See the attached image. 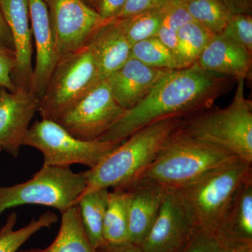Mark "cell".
Returning <instances> with one entry per match:
<instances>
[{
  "instance_id": "cell-1",
  "label": "cell",
  "mask_w": 252,
  "mask_h": 252,
  "mask_svg": "<svg viewBox=\"0 0 252 252\" xmlns=\"http://www.w3.org/2000/svg\"><path fill=\"white\" fill-rule=\"evenodd\" d=\"M233 79L208 72L195 63L171 69L156 84L145 98L126 110L99 140L123 142L136 131L154 123L184 118L211 108L228 92Z\"/></svg>"
},
{
  "instance_id": "cell-2",
  "label": "cell",
  "mask_w": 252,
  "mask_h": 252,
  "mask_svg": "<svg viewBox=\"0 0 252 252\" xmlns=\"http://www.w3.org/2000/svg\"><path fill=\"white\" fill-rule=\"evenodd\" d=\"M182 119H163L132 134L95 167L86 170L87 185L81 195L99 189H124L137 180L178 130Z\"/></svg>"
},
{
  "instance_id": "cell-3",
  "label": "cell",
  "mask_w": 252,
  "mask_h": 252,
  "mask_svg": "<svg viewBox=\"0 0 252 252\" xmlns=\"http://www.w3.org/2000/svg\"><path fill=\"white\" fill-rule=\"evenodd\" d=\"M237 81L228 107L182 118L179 130L252 163V102L245 95V79Z\"/></svg>"
},
{
  "instance_id": "cell-4",
  "label": "cell",
  "mask_w": 252,
  "mask_h": 252,
  "mask_svg": "<svg viewBox=\"0 0 252 252\" xmlns=\"http://www.w3.org/2000/svg\"><path fill=\"white\" fill-rule=\"evenodd\" d=\"M237 158L178 129L137 179H149L167 190H177Z\"/></svg>"
},
{
  "instance_id": "cell-5",
  "label": "cell",
  "mask_w": 252,
  "mask_h": 252,
  "mask_svg": "<svg viewBox=\"0 0 252 252\" xmlns=\"http://www.w3.org/2000/svg\"><path fill=\"white\" fill-rule=\"evenodd\" d=\"M252 163L237 158L175 190L193 230L215 235L220 218L240 186L252 178Z\"/></svg>"
},
{
  "instance_id": "cell-6",
  "label": "cell",
  "mask_w": 252,
  "mask_h": 252,
  "mask_svg": "<svg viewBox=\"0 0 252 252\" xmlns=\"http://www.w3.org/2000/svg\"><path fill=\"white\" fill-rule=\"evenodd\" d=\"M98 63L89 44L56 63L39 102L41 119L56 121L100 81Z\"/></svg>"
},
{
  "instance_id": "cell-7",
  "label": "cell",
  "mask_w": 252,
  "mask_h": 252,
  "mask_svg": "<svg viewBox=\"0 0 252 252\" xmlns=\"http://www.w3.org/2000/svg\"><path fill=\"white\" fill-rule=\"evenodd\" d=\"M86 185V171L75 173L69 167L43 165L27 182L0 187V215L23 205H44L63 213L77 205Z\"/></svg>"
},
{
  "instance_id": "cell-8",
  "label": "cell",
  "mask_w": 252,
  "mask_h": 252,
  "mask_svg": "<svg viewBox=\"0 0 252 252\" xmlns=\"http://www.w3.org/2000/svg\"><path fill=\"white\" fill-rule=\"evenodd\" d=\"M122 143L79 140L55 121L41 119L32 124L23 146L40 151L44 166L69 167L79 164L92 169Z\"/></svg>"
},
{
  "instance_id": "cell-9",
  "label": "cell",
  "mask_w": 252,
  "mask_h": 252,
  "mask_svg": "<svg viewBox=\"0 0 252 252\" xmlns=\"http://www.w3.org/2000/svg\"><path fill=\"white\" fill-rule=\"evenodd\" d=\"M125 111L114 99L104 79L56 122L79 140H97Z\"/></svg>"
},
{
  "instance_id": "cell-10",
  "label": "cell",
  "mask_w": 252,
  "mask_h": 252,
  "mask_svg": "<svg viewBox=\"0 0 252 252\" xmlns=\"http://www.w3.org/2000/svg\"><path fill=\"white\" fill-rule=\"evenodd\" d=\"M54 34L56 63L89 43L104 23L84 0H44Z\"/></svg>"
},
{
  "instance_id": "cell-11",
  "label": "cell",
  "mask_w": 252,
  "mask_h": 252,
  "mask_svg": "<svg viewBox=\"0 0 252 252\" xmlns=\"http://www.w3.org/2000/svg\"><path fill=\"white\" fill-rule=\"evenodd\" d=\"M193 231L177 193L167 190L157 218L140 247L146 252H180Z\"/></svg>"
},
{
  "instance_id": "cell-12",
  "label": "cell",
  "mask_w": 252,
  "mask_h": 252,
  "mask_svg": "<svg viewBox=\"0 0 252 252\" xmlns=\"http://www.w3.org/2000/svg\"><path fill=\"white\" fill-rule=\"evenodd\" d=\"M39 102L31 91L18 88L11 92L0 88V147L15 158L23 146Z\"/></svg>"
},
{
  "instance_id": "cell-13",
  "label": "cell",
  "mask_w": 252,
  "mask_h": 252,
  "mask_svg": "<svg viewBox=\"0 0 252 252\" xmlns=\"http://www.w3.org/2000/svg\"><path fill=\"white\" fill-rule=\"evenodd\" d=\"M125 190L129 243L140 246L157 218L167 189L149 179L139 178Z\"/></svg>"
},
{
  "instance_id": "cell-14",
  "label": "cell",
  "mask_w": 252,
  "mask_h": 252,
  "mask_svg": "<svg viewBox=\"0 0 252 252\" xmlns=\"http://www.w3.org/2000/svg\"><path fill=\"white\" fill-rule=\"evenodd\" d=\"M170 70L171 69L150 67L138 60L130 58L104 80L117 103L127 110L145 98Z\"/></svg>"
},
{
  "instance_id": "cell-15",
  "label": "cell",
  "mask_w": 252,
  "mask_h": 252,
  "mask_svg": "<svg viewBox=\"0 0 252 252\" xmlns=\"http://www.w3.org/2000/svg\"><path fill=\"white\" fill-rule=\"evenodd\" d=\"M0 6L14 39L16 66L12 80L18 88L31 91L33 37L28 0H0Z\"/></svg>"
},
{
  "instance_id": "cell-16",
  "label": "cell",
  "mask_w": 252,
  "mask_h": 252,
  "mask_svg": "<svg viewBox=\"0 0 252 252\" xmlns=\"http://www.w3.org/2000/svg\"><path fill=\"white\" fill-rule=\"evenodd\" d=\"M28 6L36 51L31 91L40 99L56 64L54 38L44 0H28Z\"/></svg>"
},
{
  "instance_id": "cell-17",
  "label": "cell",
  "mask_w": 252,
  "mask_h": 252,
  "mask_svg": "<svg viewBox=\"0 0 252 252\" xmlns=\"http://www.w3.org/2000/svg\"><path fill=\"white\" fill-rule=\"evenodd\" d=\"M196 64L208 72L245 80L251 74L252 54L223 34H214Z\"/></svg>"
},
{
  "instance_id": "cell-18",
  "label": "cell",
  "mask_w": 252,
  "mask_h": 252,
  "mask_svg": "<svg viewBox=\"0 0 252 252\" xmlns=\"http://www.w3.org/2000/svg\"><path fill=\"white\" fill-rule=\"evenodd\" d=\"M215 235L224 248L252 243V178L244 182L233 195Z\"/></svg>"
},
{
  "instance_id": "cell-19",
  "label": "cell",
  "mask_w": 252,
  "mask_h": 252,
  "mask_svg": "<svg viewBox=\"0 0 252 252\" xmlns=\"http://www.w3.org/2000/svg\"><path fill=\"white\" fill-rule=\"evenodd\" d=\"M88 44L95 55L103 80L130 58L132 45L126 36L123 19H114L102 23Z\"/></svg>"
},
{
  "instance_id": "cell-20",
  "label": "cell",
  "mask_w": 252,
  "mask_h": 252,
  "mask_svg": "<svg viewBox=\"0 0 252 252\" xmlns=\"http://www.w3.org/2000/svg\"><path fill=\"white\" fill-rule=\"evenodd\" d=\"M57 236L46 248H31L18 252H97L86 235L78 205L63 213Z\"/></svg>"
},
{
  "instance_id": "cell-21",
  "label": "cell",
  "mask_w": 252,
  "mask_h": 252,
  "mask_svg": "<svg viewBox=\"0 0 252 252\" xmlns=\"http://www.w3.org/2000/svg\"><path fill=\"white\" fill-rule=\"evenodd\" d=\"M109 193V189H99L81 195L77 202L84 230L95 250L105 244L102 230Z\"/></svg>"
},
{
  "instance_id": "cell-22",
  "label": "cell",
  "mask_w": 252,
  "mask_h": 252,
  "mask_svg": "<svg viewBox=\"0 0 252 252\" xmlns=\"http://www.w3.org/2000/svg\"><path fill=\"white\" fill-rule=\"evenodd\" d=\"M213 35L196 21L185 23L177 33L174 52L177 69L195 64Z\"/></svg>"
},
{
  "instance_id": "cell-23",
  "label": "cell",
  "mask_w": 252,
  "mask_h": 252,
  "mask_svg": "<svg viewBox=\"0 0 252 252\" xmlns=\"http://www.w3.org/2000/svg\"><path fill=\"white\" fill-rule=\"evenodd\" d=\"M18 216L10 214L4 225L0 229V252H18L33 235L44 228H49L59 221V217L51 211L41 214L37 219L32 220L28 224L15 230Z\"/></svg>"
},
{
  "instance_id": "cell-24",
  "label": "cell",
  "mask_w": 252,
  "mask_h": 252,
  "mask_svg": "<svg viewBox=\"0 0 252 252\" xmlns=\"http://www.w3.org/2000/svg\"><path fill=\"white\" fill-rule=\"evenodd\" d=\"M105 243L122 244L128 241V214L125 190L109 191L108 203L103 222Z\"/></svg>"
},
{
  "instance_id": "cell-25",
  "label": "cell",
  "mask_w": 252,
  "mask_h": 252,
  "mask_svg": "<svg viewBox=\"0 0 252 252\" xmlns=\"http://www.w3.org/2000/svg\"><path fill=\"white\" fill-rule=\"evenodd\" d=\"M193 18L213 34H220L231 14L221 0H184Z\"/></svg>"
},
{
  "instance_id": "cell-26",
  "label": "cell",
  "mask_w": 252,
  "mask_h": 252,
  "mask_svg": "<svg viewBox=\"0 0 252 252\" xmlns=\"http://www.w3.org/2000/svg\"><path fill=\"white\" fill-rule=\"evenodd\" d=\"M130 58L155 68L177 69L173 52L157 36L135 43L131 48Z\"/></svg>"
},
{
  "instance_id": "cell-27",
  "label": "cell",
  "mask_w": 252,
  "mask_h": 252,
  "mask_svg": "<svg viewBox=\"0 0 252 252\" xmlns=\"http://www.w3.org/2000/svg\"><path fill=\"white\" fill-rule=\"evenodd\" d=\"M167 7L122 18L125 23L126 36L131 45L157 36Z\"/></svg>"
},
{
  "instance_id": "cell-28",
  "label": "cell",
  "mask_w": 252,
  "mask_h": 252,
  "mask_svg": "<svg viewBox=\"0 0 252 252\" xmlns=\"http://www.w3.org/2000/svg\"><path fill=\"white\" fill-rule=\"evenodd\" d=\"M193 21L186 8L184 0H173L167 8L157 37L175 52L177 33L185 23Z\"/></svg>"
},
{
  "instance_id": "cell-29",
  "label": "cell",
  "mask_w": 252,
  "mask_h": 252,
  "mask_svg": "<svg viewBox=\"0 0 252 252\" xmlns=\"http://www.w3.org/2000/svg\"><path fill=\"white\" fill-rule=\"evenodd\" d=\"M220 34L252 54V16L231 14Z\"/></svg>"
},
{
  "instance_id": "cell-30",
  "label": "cell",
  "mask_w": 252,
  "mask_h": 252,
  "mask_svg": "<svg viewBox=\"0 0 252 252\" xmlns=\"http://www.w3.org/2000/svg\"><path fill=\"white\" fill-rule=\"evenodd\" d=\"M180 252H225V250L215 235L194 230Z\"/></svg>"
},
{
  "instance_id": "cell-31",
  "label": "cell",
  "mask_w": 252,
  "mask_h": 252,
  "mask_svg": "<svg viewBox=\"0 0 252 252\" xmlns=\"http://www.w3.org/2000/svg\"><path fill=\"white\" fill-rule=\"evenodd\" d=\"M16 66V58L13 50L0 48V88L11 92L17 90L12 80V74Z\"/></svg>"
},
{
  "instance_id": "cell-32",
  "label": "cell",
  "mask_w": 252,
  "mask_h": 252,
  "mask_svg": "<svg viewBox=\"0 0 252 252\" xmlns=\"http://www.w3.org/2000/svg\"><path fill=\"white\" fill-rule=\"evenodd\" d=\"M173 0H126L125 6L115 19H122L147 11L163 9Z\"/></svg>"
},
{
  "instance_id": "cell-33",
  "label": "cell",
  "mask_w": 252,
  "mask_h": 252,
  "mask_svg": "<svg viewBox=\"0 0 252 252\" xmlns=\"http://www.w3.org/2000/svg\"><path fill=\"white\" fill-rule=\"evenodd\" d=\"M126 2V0H97L94 10L104 22L112 21L119 16Z\"/></svg>"
},
{
  "instance_id": "cell-34",
  "label": "cell",
  "mask_w": 252,
  "mask_h": 252,
  "mask_svg": "<svg viewBox=\"0 0 252 252\" xmlns=\"http://www.w3.org/2000/svg\"><path fill=\"white\" fill-rule=\"evenodd\" d=\"M0 48L14 51L12 33L0 6Z\"/></svg>"
},
{
  "instance_id": "cell-35",
  "label": "cell",
  "mask_w": 252,
  "mask_h": 252,
  "mask_svg": "<svg viewBox=\"0 0 252 252\" xmlns=\"http://www.w3.org/2000/svg\"><path fill=\"white\" fill-rule=\"evenodd\" d=\"M231 14L252 16V0H221Z\"/></svg>"
},
{
  "instance_id": "cell-36",
  "label": "cell",
  "mask_w": 252,
  "mask_h": 252,
  "mask_svg": "<svg viewBox=\"0 0 252 252\" xmlns=\"http://www.w3.org/2000/svg\"><path fill=\"white\" fill-rule=\"evenodd\" d=\"M97 252H146L138 245L127 242L122 244H104Z\"/></svg>"
},
{
  "instance_id": "cell-37",
  "label": "cell",
  "mask_w": 252,
  "mask_h": 252,
  "mask_svg": "<svg viewBox=\"0 0 252 252\" xmlns=\"http://www.w3.org/2000/svg\"><path fill=\"white\" fill-rule=\"evenodd\" d=\"M84 1L94 9V6H95V3L97 0H84Z\"/></svg>"
},
{
  "instance_id": "cell-38",
  "label": "cell",
  "mask_w": 252,
  "mask_h": 252,
  "mask_svg": "<svg viewBox=\"0 0 252 252\" xmlns=\"http://www.w3.org/2000/svg\"><path fill=\"white\" fill-rule=\"evenodd\" d=\"M225 252H228V250H225Z\"/></svg>"
},
{
  "instance_id": "cell-39",
  "label": "cell",
  "mask_w": 252,
  "mask_h": 252,
  "mask_svg": "<svg viewBox=\"0 0 252 252\" xmlns=\"http://www.w3.org/2000/svg\"><path fill=\"white\" fill-rule=\"evenodd\" d=\"M1 150H2V149H1V147H0V152H1Z\"/></svg>"
}]
</instances>
